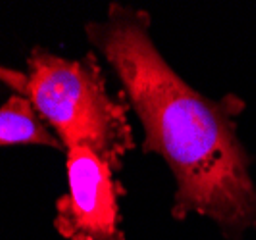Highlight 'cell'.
<instances>
[{
	"instance_id": "5b68a950",
	"label": "cell",
	"mask_w": 256,
	"mask_h": 240,
	"mask_svg": "<svg viewBox=\"0 0 256 240\" xmlns=\"http://www.w3.org/2000/svg\"><path fill=\"white\" fill-rule=\"evenodd\" d=\"M0 83L10 87L14 90V94H24L26 96L27 90V75L22 71H16L12 67L0 65Z\"/></svg>"
},
{
	"instance_id": "3957f363",
	"label": "cell",
	"mask_w": 256,
	"mask_h": 240,
	"mask_svg": "<svg viewBox=\"0 0 256 240\" xmlns=\"http://www.w3.org/2000/svg\"><path fill=\"white\" fill-rule=\"evenodd\" d=\"M68 192L56 200L54 227L66 240H126L120 227L118 198L124 187L112 165L96 152L76 146L66 150Z\"/></svg>"
},
{
	"instance_id": "7a4b0ae2",
	"label": "cell",
	"mask_w": 256,
	"mask_h": 240,
	"mask_svg": "<svg viewBox=\"0 0 256 240\" xmlns=\"http://www.w3.org/2000/svg\"><path fill=\"white\" fill-rule=\"evenodd\" d=\"M26 96L64 150L83 146L96 152L114 171L135 148L129 104L108 92L94 54L79 60L33 48L27 58Z\"/></svg>"
},
{
	"instance_id": "6da1fadb",
	"label": "cell",
	"mask_w": 256,
	"mask_h": 240,
	"mask_svg": "<svg viewBox=\"0 0 256 240\" xmlns=\"http://www.w3.org/2000/svg\"><path fill=\"white\" fill-rule=\"evenodd\" d=\"M85 29L141 119L142 150L162 156L176 177L172 215H206L233 237L256 229V187L235 125L243 102L210 100L189 87L156 48L144 10L112 4L104 21Z\"/></svg>"
},
{
	"instance_id": "277c9868",
	"label": "cell",
	"mask_w": 256,
	"mask_h": 240,
	"mask_svg": "<svg viewBox=\"0 0 256 240\" xmlns=\"http://www.w3.org/2000/svg\"><path fill=\"white\" fill-rule=\"evenodd\" d=\"M38 144L62 150L58 137L38 117L37 110L24 94H12L0 106V146Z\"/></svg>"
}]
</instances>
